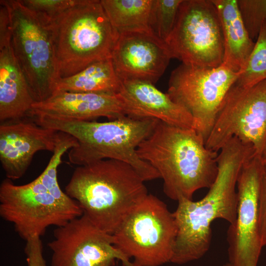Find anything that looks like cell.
<instances>
[{"label":"cell","mask_w":266,"mask_h":266,"mask_svg":"<svg viewBox=\"0 0 266 266\" xmlns=\"http://www.w3.org/2000/svg\"><path fill=\"white\" fill-rule=\"evenodd\" d=\"M254 147L233 137L217 157L218 172L213 185L201 200L181 199L173 214L177 234L171 263L185 264L202 258L208 251L211 224L217 219L235 223L237 209V179L244 163L256 156Z\"/></svg>","instance_id":"cell-1"},{"label":"cell","mask_w":266,"mask_h":266,"mask_svg":"<svg viewBox=\"0 0 266 266\" xmlns=\"http://www.w3.org/2000/svg\"><path fill=\"white\" fill-rule=\"evenodd\" d=\"M139 157L163 180V191L171 200H192L195 192L209 189L217 177L218 153L207 149L194 128H183L157 120L139 145Z\"/></svg>","instance_id":"cell-2"},{"label":"cell","mask_w":266,"mask_h":266,"mask_svg":"<svg viewBox=\"0 0 266 266\" xmlns=\"http://www.w3.org/2000/svg\"><path fill=\"white\" fill-rule=\"evenodd\" d=\"M38 125L69 134L77 140L69 150V162L78 166L105 159L125 162L144 181L160 178L157 171L138 155L137 149L152 132L157 119H137L127 116L109 121H81L35 115Z\"/></svg>","instance_id":"cell-3"},{"label":"cell","mask_w":266,"mask_h":266,"mask_svg":"<svg viewBox=\"0 0 266 266\" xmlns=\"http://www.w3.org/2000/svg\"><path fill=\"white\" fill-rule=\"evenodd\" d=\"M144 182L129 164L105 159L77 166L65 191L95 225L112 235L148 194Z\"/></svg>","instance_id":"cell-4"},{"label":"cell","mask_w":266,"mask_h":266,"mask_svg":"<svg viewBox=\"0 0 266 266\" xmlns=\"http://www.w3.org/2000/svg\"><path fill=\"white\" fill-rule=\"evenodd\" d=\"M49 27L60 78L111 59L119 36L99 0H79L51 19Z\"/></svg>","instance_id":"cell-5"},{"label":"cell","mask_w":266,"mask_h":266,"mask_svg":"<svg viewBox=\"0 0 266 266\" xmlns=\"http://www.w3.org/2000/svg\"><path fill=\"white\" fill-rule=\"evenodd\" d=\"M7 7L13 50L35 102L53 94L60 78L57 69L49 21L21 0H1Z\"/></svg>","instance_id":"cell-6"},{"label":"cell","mask_w":266,"mask_h":266,"mask_svg":"<svg viewBox=\"0 0 266 266\" xmlns=\"http://www.w3.org/2000/svg\"><path fill=\"white\" fill-rule=\"evenodd\" d=\"M177 227L166 203L148 194L112 234L113 245L134 266H160L170 262Z\"/></svg>","instance_id":"cell-7"},{"label":"cell","mask_w":266,"mask_h":266,"mask_svg":"<svg viewBox=\"0 0 266 266\" xmlns=\"http://www.w3.org/2000/svg\"><path fill=\"white\" fill-rule=\"evenodd\" d=\"M166 43L172 58L204 68L223 64L224 45L221 21L212 0H183Z\"/></svg>","instance_id":"cell-8"},{"label":"cell","mask_w":266,"mask_h":266,"mask_svg":"<svg viewBox=\"0 0 266 266\" xmlns=\"http://www.w3.org/2000/svg\"><path fill=\"white\" fill-rule=\"evenodd\" d=\"M233 137L254 147L262 158L266 144V80L249 87L235 83L223 100L206 147L217 152Z\"/></svg>","instance_id":"cell-9"},{"label":"cell","mask_w":266,"mask_h":266,"mask_svg":"<svg viewBox=\"0 0 266 266\" xmlns=\"http://www.w3.org/2000/svg\"><path fill=\"white\" fill-rule=\"evenodd\" d=\"M239 74L223 65L204 68L182 63L172 71L166 93L190 113L194 129L205 141L224 98Z\"/></svg>","instance_id":"cell-10"},{"label":"cell","mask_w":266,"mask_h":266,"mask_svg":"<svg viewBox=\"0 0 266 266\" xmlns=\"http://www.w3.org/2000/svg\"><path fill=\"white\" fill-rule=\"evenodd\" d=\"M83 214L81 207L71 208L60 202L37 178L22 185L8 178L0 184V215L13 224L26 241L41 237L49 226H63Z\"/></svg>","instance_id":"cell-11"},{"label":"cell","mask_w":266,"mask_h":266,"mask_svg":"<svg viewBox=\"0 0 266 266\" xmlns=\"http://www.w3.org/2000/svg\"><path fill=\"white\" fill-rule=\"evenodd\" d=\"M48 242L52 266H113L116 260L122 266L133 262L113 245V237L95 225L85 215L57 227Z\"/></svg>","instance_id":"cell-12"},{"label":"cell","mask_w":266,"mask_h":266,"mask_svg":"<svg viewBox=\"0 0 266 266\" xmlns=\"http://www.w3.org/2000/svg\"><path fill=\"white\" fill-rule=\"evenodd\" d=\"M262 158L255 156L242 166L237 179L236 221L228 231L232 266H257L263 247L259 227V195Z\"/></svg>","instance_id":"cell-13"},{"label":"cell","mask_w":266,"mask_h":266,"mask_svg":"<svg viewBox=\"0 0 266 266\" xmlns=\"http://www.w3.org/2000/svg\"><path fill=\"white\" fill-rule=\"evenodd\" d=\"M172 57L167 43L151 31L119 33L112 61L121 80L133 79L155 84Z\"/></svg>","instance_id":"cell-14"},{"label":"cell","mask_w":266,"mask_h":266,"mask_svg":"<svg viewBox=\"0 0 266 266\" xmlns=\"http://www.w3.org/2000/svg\"><path fill=\"white\" fill-rule=\"evenodd\" d=\"M25 119L0 123V161L6 178L16 180L27 171L39 151L53 152L62 132L41 126Z\"/></svg>","instance_id":"cell-15"},{"label":"cell","mask_w":266,"mask_h":266,"mask_svg":"<svg viewBox=\"0 0 266 266\" xmlns=\"http://www.w3.org/2000/svg\"><path fill=\"white\" fill-rule=\"evenodd\" d=\"M128 112L127 103L120 93L62 92L34 102L28 116L45 115L81 121L103 117L111 120L127 116Z\"/></svg>","instance_id":"cell-16"},{"label":"cell","mask_w":266,"mask_h":266,"mask_svg":"<svg viewBox=\"0 0 266 266\" xmlns=\"http://www.w3.org/2000/svg\"><path fill=\"white\" fill-rule=\"evenodd\" d=\"M122 82L119 93L128 103L129 113L127 116L137 119L154 118L177 127L194 128L190 113L154 84L133 79Z\"/></svg>","instance_id":"cell-17"},{"label":"cell","mask_w":266,"mask_h":266,"mask_svg":"<svg viewBox=\"0 0 266 266\" xmlns=\"http://www.w3.org/2000/svg\"><path fill=\"white\" fill-rule=\"evenodd\" d=\"M35 102L13 50L10 28L0 32V121L28 117Z\"/></svg>","instance_id":"cell-18"},{"label":"cell","mask_w":266,"mask_h":266,"mask_svg":"<svg viewBox=\"0 0 266 266\" xmlns=\"http://www.w3.org/2000/svg\"><path fill=\"white\" fill-rule=\"evenodd\" d=\"M221 21L224 45L223 65L240 73L245 68L255 42L241 18L237 0H212Z\"/></svg>","instance_id":"cell-19"},{"label":"cell","mask_w":266,"mask_h":266,"mask_svg":"<svg viewBox=\"0 0 266 266\" xmlns=\"http://www.w3.org/2000/svg\"><path fill=\"white\" fill-rule=\"evenodd\" d=\"M122 86L111 58L95 62L71 76L59 78L53 94L62 92L118 94Z\"/></svg>","instance_id":"cell-20"},{"label":"cell","mask_w":266,"mask_h":266,"mask_svg":"<svg viewBox=\"0 0 266 266\" xmlns=\"http://www.w3.org/2000/svg\"><path fill=\"white\" fill-rule=\"evenodd\" d=\"M100 1L110 23L119 33L138 30L151 31L150 20L153 0H100Z\"/></svg>","instance_id":"cell-21"},{"label":"cell","mask_w":266,"mask_h":266,"mask_svg":"<svg viewBox=\"0 0 266 266\" xmlns=\"http://www.w3.org/2000/svg\"><path fill=\"white\" fill-rule=\"evenodd\" d=\"M77 140L68 133L62 132L61 137L53 152L47 166L37 177L48 192L62 204L71 208L81 207L78 202L70 198L60 188L57 178V169L61 163L63 155L72 147L77 145Z\"/></svg>","instance_id":"cell-22"},{"label":"cell","mask_w":266,"mask_h":266,"mask_svg":"<svg viewBox=\"0 0 266 266\" xmlns=\"http://www.w3.org/2000/svg\"><path fill=\"white\" fill-rule=\"evenodd\" d=\"M266 80V21L256 39L254 48L244 69L235 82L244 87Z\"/></svg>","instance_id":"cell-23"},{"label":"cell","mask_w":266,"mask_h":266,"mask_svg":"<svg viewBox=\"0 0 266 266\" xmlns=\"http://www.w3.org/2000/svg\"><path fill=\"white\" fill-rule=\"evenodd\" d=\"M183 0H153L150 27L160 39L166 42L176 22Z\"/></svg>","instance_id":"cell-24"},{"label":"cell","mask_w":266,"mask_h":266,"mask_svg":"<svg viewBox=\"0 0 266 266\" xmlns=\"http://www.w3.org/2000/svg\"><path fill=\"white\" fill-rule=\"evenodd\" d=\"M241 19L250 37H258L266 21V0H237Z\"/></svg>","instance_id":"cell-25"},{"label":"cell","mask_w":266,"mask_h":266,"mask_svg":"<svg viewBox=\"0 0 266 266\" xmlns=\"http://www.w3.org/2000/svg\"><path fill=\"white\" fill-rule=\"evenodd\" d=\"M79 0H22L29 9L40 14L50 21L51 19L69 7L78 2Z\"/></svg>","instance_id":"cell-26"},{"label":"cell","mask_w":266,"mask_h":266,"mask_svg":"<svg viewBox=\"0 0 266 266\" xmlns=\"http://www.w3.org/2000/svg\"><path fill=\"white\" fill-rule=\"evenodd\" d=\"M259 213L260 231L264 247L266 246V159L262 160V163L259 195Z\"/></svg>","instance_id":"cell-27"},{"label":"cell","mask_w":266,"mask_h":266,"mask_svg":"<svg viewBox=\"0 0 266 266\" xmlns=\"http://www.w3.org/2000/svg\"><path fill=\"white\" fill-rule=\"evenodd\" d=\"M41 237L35 236L26 241L24 252L28 266H47L43 254Z\"/></svg>","instance_id":"cell-28"},{"label":"cell","mask_w":266,"mask_h":266,"mask_svg":"<svg viewBox=\"0 0 266 266\" xmlns=\"http://www.w3.org/2000/svg\"><path fill=\"white\" fill-rule=\"evenodd\" d=\"M262 159V160L266 159V144L265 151H264Z\"/></svg>","instance_id":"cell-29"},{"label":"cell","mask_w":266,"mask_h":266,"mask_svg":"<svg viewBox=\"0 0 266 266\" xmlns=\"http://www.w3.org/2000/svg\"><path fill=\"white\" fill-rule=\"evenodd\" d=\"M223 266H232L229 263H227Z\"/></svg>","instance_id":"cell-30"}]
</instances>
